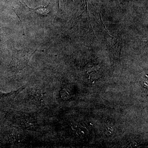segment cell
I'll return each mask as SVG.
<instances>
[{
	"instance_id": "cell-2",
	"label": "cell",
	"mask_w": 148,
	"mask_h": 148,
	"mask_svg": "<svg viewBox=\"0 0 148 148\" xmlns=\"http://www.w3.org/2000/svg\"><path fill=\"white\" fill-rule=\"evenodd\" d=\"M23 139V135L17 132H14L10 134L9 137V140L10 142H13V143L20 142Z\"/></svg>"
},
{
	"instance_id": "cell-3",
	"label": "cell",
	"mask_w": 148,
	"mask_h": 148,
	"mask_svg": "<svg viewBox=\"0 0 148 148\" xmlns=\"http://www.w3.org/2000/svg\"><path fill=\"white\" fill-rule=\"evenodd\" d=\"M42 93L40 92V90H36V91L33 92L32 95H31V97L33 100H36V101H40V100H42Z\"/></svg>"
},
{
	"instance_id": "cell-4",
	"label": "cell",
	"mask_w": 148,
	"mask_h": 148,
	"mask_svg": "<svg viewBox=\"0 0 148 148\" xmlns=\"http://www.w3.org/2000/svg\"><path fill=\"white\" fill-rule=\"evenodd\" d=\"M61 95L64 100H68L71 97V94L69 92V90L66 88H64L61 90Z\"/></svg>"
},
{
	"instance_id": "cell-1",
	"label": "cell",
	"mask_w": 148,
	"mask_h": 148,
	"mask_svg": "<svg viewBox=\"0 0 148 148\" xmlns=\"http://www.w3.org/2000/svg\"><path fill=\"white\" fill-rule=\"evenodd\" d=\"M18 124L24 129H30L34 127L36 124V122L32 119L29 118H22L18 120Z\"/></svg>"
}]
</instances>
